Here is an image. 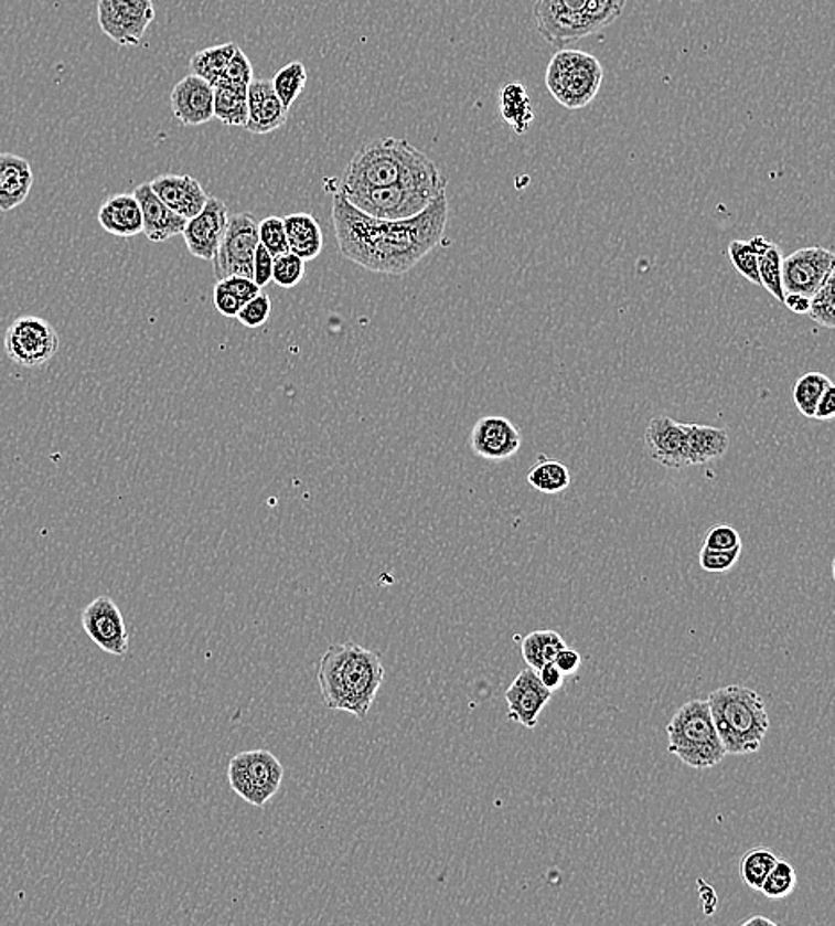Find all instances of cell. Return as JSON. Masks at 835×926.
<instances>
[{
    "instance_id": "6da1fadb",
    "label": "cell",
    "mask_w": 835,
    "mask_h": 926,
    "mask_svg": "<svg viewBox=\"0 0 835 926\" xmlns=\"http://www.w3.org/2000/svg\"><path fill=\"white\" fill-rule=\"evenodd\" d=\"M332 194V220L342 257L384 275H405L442 243L449 200L440 193L425 211L408 220H376L347 202L341 191Z\"/></svg>"
},
{
    "instance_id": "7a4b0ae2",
    "label": "cell",
    "mask_w": 835,
    "mask_h": 926,
    "mask_svg": "<svg viewBox=\"0 0 835 926\" xmlns=\"http://www.w3.org/2000/svg\"><path fill=\"white\" fill-rule=\"evenodd\" d=\"M439 168L407 139L382 138L356 150L342 179L324 180V188L365 190L405 184H443Z\"/></svg>"
},
{
    "instance_id": "3957f363",
    "label": "cell",
    "mask_w": 835,
    "mask_h": 926,
    "mask_svg": "<svg viewBox=\"0 0 835 926\" xmlns=\"http://www.w3.org/2000/svg\"><path fill=\"white\" fill-rule=\"evenodd\" d=\"M385 679L378 652L346 641L324 650L318 669V684L328 710L344 711L364 720Z\"/></svg>"
},
{
    "instance_id": "277c9868",
    "label": "cell",
    "mask_w": 835,
    "mask_h": 926,
    "mask_svg": "<svg viewBox=\"0 0 835 926\" xmlns=\"http://www.w3.org/2000/svg\"><path fill=\"white\" fill-rule=\"evenodd\" d=\"M727 756L756 754L770 731L767 704L743 684H727L707 696Z\"/></svg>"
},
{
    "instance_id": "5b68a950",
    "label": "cell",
    "mask_w": 835,
    "mask_h": 926,
    "mask_svg": "<svg viewBox=\"0 0 835 926\" xmlns=\"http://www.w3.org/2000/svg\"><path fill=\"white\" fill-rule=\"evenodd\" d=\"M628 0H535L536 31L545 42L565 49L622 17Z\"/></svg>"
},
{
    "instance_id": "8992f818",
    "label": "cell",
    "mask_w": 835,
    "mask_h": 926,
    "mask_svg": "<svg viewBox=\"0 0 835 926\" xmlns=\"http://www.w3.org/2000/svg\"><path fill=\"white\" fill-rule=\"evenodd\" d=\"M665 731L670 754L693 770H711L727 757L707 699H693L681 705Z\"/></svg>"
},
{
    "instance_id": "52a82bcc",
    "label": "cell",
    "mask_w": 835,
    "mask_h": 926,
    "mask_svg": "<svg viewBox=\"0 0 835 926\" xmlns=\"http://www.w3.org/2000/svg\"><path fill=\"white\" fill-rule=\"evenodd\" d=\"M604 81V66L593 54L561 49L545 72V86L554 100L570 111L590 106Z\"/></svg>"
},
{
    "instance_id": "ba28073f",
    "label": "cell",
    "mask_w": 835,
    "mask_h": 926,
    "mask_svg": "<svg viewBox=\"0 0 835 926\" xmlns=\"http://www.w3.org/2000/svg\"><path fill=\"white\" fill-rule=\"evenodd\" d=\"M448 188L443 184H416V185H387V188H365V190H338V188H324L330 191H341L353 207L358 209L367 216L376 220H408L425 211L429 203L433 202L440 193Z\"/></svg>"
},
{
    "instance_id": "9c48e42d",
    "label": "cell",
    "mask_w": 835,
    "mask_h": 926,
    "mask_svg": "<svg viewBox=\"0 0 835 926\" xmlns=\"http://www.w3.org/2000/svg\"><path fill=\"white\" fill-rule=\"evenodd\" d=\"M283 779V766L268 751L240 752L228 763V783L243 800L264 807L277 795Z\"/></svg>"
},
{
    "instance_id": "30bf717a",
    "label": "cell",
    "mask_w": 835,
    "mask_h": 926,
    "mask_svg": "<svg viewBox=\"0 0 835 926\" xmlns=\"http://www.w3.org/2000/svg\"><path fill=\"white\" fill-rule=\"evenodd\" d=\"M259 246V223L248 213L232 214L214 255V277H254V255Z\"/></svg>"
},
{
    "instance_id": "8fae6325",
    "label": "cell",
    "mask_w": 835,
    "mask_h": 926,
    "mask_svg": "<svg viewBox=\"0 0 835 926\" xmlns=\"http://www.w3.org/2000/svg\"><path fill=\"white\" fill-rule=\"evenodd\" d=\"M4 350L20 368H42L60 351V336L45 319L22 316L6 330Z\"/></svg>"
},
{
    "instance_id": "7c38bea8",
    "label": "cell",
    "mask_w": 835,
    "mask_h": 926,
    "mask_svg": "<svg viewBox=\"0 0 835 926\" xmlns=\"http://www.w3.org/2000/svg\"><path fill=\"white\" fill-rule=\"evenodd\" d=\"M98 25L120 46H138L156 20L152 0H98Z\"/></svg>"
},
{
    "instance_id": "4fadbf2b",
    "label": "cell",
    "mask_w": 835,
    "mask_h": 926,
    "mask_svg": "<svg viewBox=\"0 0 835 926\" xmlns=\"http://www.w3.org/2000/svg\"><path fill=\"white\" fill-rule=\"evenodd\" d=\"M835 275V255L823 246L800 248L782 258V287L784 292L811 296Z\"/></svg>"
},
{
    "instance_id": "5bb4252c",
    "label": "cell",
    "mask_w": 835,
    "mask_h": 926,
    "mask_svg": "<svg viewBox=\"0 0 835 926\" xmlns=\"http://www.w3.org/2000/svg\"><path fill=\"white\" fill-rule=\"evenodd\" d=\"M83 629L95 646L113 656H125L129 650V631L124 615L111 597H97L83 609Z\"/></svg>"
},
{
    "instance_id": "9a60e30c",
    "label": "cell",
    "mask_w": 835,
    "mask_h": 926,
    "mask_svg": "<svg viewBox=\"0 0 835 926\" xmlns=\"http://www.w3.org/2000/svg\"><path fill=\"white\" fill-rule=\"evenodd\" d=\"M228 217L231 214L225 202L208 196L204 209L196 216L188 220L182 231L190 254L202 260H213L225 235Z\"/></svg>"
},
{
    "instance_id": "2e32d148",
    "label": "cell",
    "mask_w": 835,
    "mask_h": 926,
    "mask_svg": "<svg viewBox=\"0 0 835 926\" xmlns=\"http://www.w3.org/2000/svg\"><path fill=\"white\" fill-rule=\"evenodd\" d=\"M509 704V719L526 728H535L545 705L553 699V692L542 684L536 670L526 669L518 673L504 693Z\"/></svg>"
},
{
    "instance_id": "e0dca14e",
    "label": "cell",
    "mask_w": 835,
    "mask_h": 926,
    "mask_svg": "<svg viewBox=\"0 0 835 926\" xmlns=\"http://www.w3.org/2000/svg\"><path fill=\"white\" fill-rule=\"evenodd\" d=\"M522 437L512 421L501 415L481 417L472 428L471 447L475 457L490 461L512 458L521 449Z\"/></svg>"
},
{
    "instance_id": "ac0fdd59",
    "label": "cell",
    "mask_w": 835,
    "mask_h": 926,
    "mask_svg": "<svg viewBox=\"0 0 835 926\" xmlns=\"http://www.w3.org/2000/svg\"><path fill=\"white\" fill-rule=\"evenodd\" d=\"M170 104L184 127L208 124L214 118V86L199 75H185L171 92Z\"/></svg>"
},
{
    "instance_id": "d6986e66",
    "label": "cell",
    "mask_w": 835,
    "mask_h": 926,
    "mask_svg": "<svg viewBox=\"0 0 835 926\" xmlns=\"http://www.w3.org/2000/svg\"><path fill=\"white\" fill-rule=\"evenodd\" d=\"M646 455L668 469L688 467L686 458V434L683 423L668 415H655L645 429Z\"/></svg>"
},
{
    "instance_id": "ffe728a7",
    "label": "cell",
    "mask_w": 835,
    "mask_h": 926,
    "mask_svg": "<svg viewBox=\"0 0 835 926\" xmlns=\"http://www.w3.org/2000/svg\"><path fill=\"white\" fill-rule=\"evenodd\" d=\"M289 111L283 106L268 78H254L248 84V121L245 129L251 135H269L280 129L289 120Z\"/></svg>"
},
{
    "instance_id": "44dd1931",
    "label": "cell",
    "mask_w": 835,
    "mask_h": 926,
    "mask_svg": "<svg viewBox=\"0 0 835 926\" xmlns=\"http://www.w3.org/2000/svg\"><path fill=\"white\" fill-rule=\"evenodd\" d=\"M148 184L161 202L185 220L196 216L208 200L204 185L191 175H159Z\"/></svg>"
},
{
    "instance_id": "7402d4cb",
    "label": "cell",
    "mask_w": 835,
    "mask_h": 926,
    "mask_svg": "<svg viewBox=\"0 0 835 926\" xmlns=\"http://www.w3.org/2000/svg\"><path fill=\"white\" fill-rule=\"evenodd\" d=\"M135 196L143 214V234L148 240L152 243H164L182 234L188 220L173 213L167 203L161 202L148 182L136 188Z\"/></svg>"
},
{
    "instance_id": "603a6c76",
    "label": "cell",
    "mask_w": 835,
    "mask_h": 926,
    "mask_svg": "<svg viewBox=\"0 0 835 926\" xmlns=\"http://www.w3.org/2000/svg\"><path fill=\"white\" fill-rule=\"evenodd\" d=\"M34 173L31 162L14 153H0V213H11L29 199Z\"/></svg>"
},
{
    "instance_id": "cb8c5ba5",
    "label": "cell",
    "mask_w": 835,
    "mask_h": 926,
    "mask_svg": "<svg viewBox=\"0 0 835 926\" xmlns=\"http://www.w3.org/2000/svg\"><path fill=\"white\" fill-rule=\"evenodd\" d=\"M97 217L104 231L116 237L143 234V214L135 193L113 194L100 205Z\"/></svg>"
},
{
    "instance_id": "d4e9b609",
    "label": "cell",
    "mask_w": 835,
    "mask_h": 926,
    "mask_svg": "<svg viewBox=\"0 0 835 926\" xmlns=\"http://www.w3.org/2000/svg\"><path fill=\"white\" fill-rule=\"evenodd\" d=\"M686 434V458L689 466H706L720 460L730 446L729 434L725 428L707 425H683Z\"/></svg>"
},
{
    "instance_id": "484cf974",
    "label": "cell",
    "mask_w": 835,
    "mask_h": 926,
    "mask_svg": "<svg viewBox=\"0 0 835 926\" xmlns=\"http://www.w3.org/2000/svg\"><path fill=\"white\" fill-rule=\"evenodd\" d=\"M289 252L303 258L314 260L321 255L324 246V235L318 220L309 213H295L283 216Z\"/></svg>"
},
{
    "instance_id": "4316f807",
    "label": "cell",
    "mask_w": 835,
    "mask_h": 926,
    "mask_svg": "<svg viewBox=\"0 0 835 926\" xmlns=\"http://www.w3.org/2000/svg\"><path fill=\"white\" fill-rule=\"evenodd\" d=\"M214 118L226 127H243L248 121V86L220 83L214 86Z\"/></svg>"
},
{
    "instance_id": "83f0119b",
    "label": "cell",
    "mask_w": 835,
    "mask_h": 926,
    "mask_svg": "<svg viewBox=\"0 0 835 926\" xmlns=\"http://www.w3.org/2000/svg\"><path fill=\"white\" fill-rule=\"evenodd\" d=\"M501 115L517 135H526L531 124L535 121V111L524 84H506L501 89Z\"/></svg>"
},
{
    "instance_id": "f1b7e54d",
    "label": "cell",
    "mask_w": 835,
    "mask_h": 926,
    "mask_svg": "<svg viewBox=\"0 0 835 926\" xmlns=\"http://www.w3.org/2000/svg\"><path fill=\"white\" fill-rule=\"evenodd\" d=\"M236 51V43L208 46V49L196 52L191 57V70H193L194 75L205 78L211 86H216L225 77L226 66L231 63L232 56H234V52Z\"/></svg>"
},
{
    "instance_id": "f546056e",
    "label": "cell",
    "mask_w": 835,
    "mask_h": 926,
    "mask_svg": "<svg viewBox=\"0 0 835 926\" xmlns=\"http://www.w3.org/2000/svg\"><path fill=\"white\" fill-rule=\"evenodd\" d=\"M565 640L559 637L558 632L544 629V631H533L522 640V658L526 661L527 667L533 670H538L545 663L554 661V658L565 649Z\"/></svg>"
},
{
    "instance_id": "4dcf8cb0",
    "label": "cell",
    "mask_w": 835,
    "mask_h": 926,
    "mask_svg": "<svg viewBox=\"0 0 835 926\" xmlns=\"http://www.w3.org/2000/svg\"><path fill=\"white\" fill-rule=\"evenodd\" d=\"M570 470L561 461L540 455L527 472V483L542 493H561L570 487Z\"/></svg>"
},
{
    "instance_id": "1f68e13d",
    "label": "cell",
    "mask_w": 835,
    "mask_h": 926,
    "mask_svg": "<svg viewBox=\"0 0 835 926\" xmlns=\"http://www.w3.org/2000/svg\"><path fill=\"white\" fill-rule=\"evenodd\" d=\"M771 245V241L762 235H757L750 241H730L727 254L736 272L741 277L759 286V255Z\"/></svg>"
},
{
    "instance_id": "d6a6232c",
    "label": "cell",
    "mask_w": 835,
    "mask_h": 926,
    "mask_svg": "<svg viewBox=\"0 0 835 926\" xmlns=\"http://www.w3.org/2000/svg\"><path fill=\"white\" fill-rule=\"evenodd\" d=\"M307 84V68L300 61H292L289 65L278 70L271 78V86L277 93L283 106L291 109L292 104L298 100Z\"/></svg>"
},
{
    "instance_id": "836d02e7",
    "label": "cell",
    "mask_w": 835,
    "mask_h": 926,
    "mask_svg": "<svg viewBox=\"0 0 835 926\" xmlns=\"http://www.w3.org/2000/svg\"><path fill=\"white\" fill-rule=\"evenodd\" d=\"M828 385H832V380L826 374L817 373V371L803 374L802 379L794 383L793 402L803 417L813 419L817 402H820V397L823 396V392L826 391Z\"/></svg>"
},
{
    "instance_id": "e575fe53",
    "label": "cell",
    "mask_w": 835,
    "mask_h": 926,
    "mask_svg": "<svg viewBox=\"0 0 835 926\" xmlns=\"http://www.w3.org/2000/svg\"><path fill=\"white\" fill-rule=\"evenodd\" d=\"M782 252L775 243H771L761 255H759V286L773 295L779 301H784V287H782Z\"/></svg>"
},
{
    "instance_id": "d590c367",
    "label": "cell",
    "mask_w": 835,
    "mask_h": 926,
    "mask_svg": "<svg viewBox=\"0 0 835 926\" xmlns=\"http://www.w3.org/2000/svg\"><path fill=\"white\" fill-rule=\"evenodd\" d=\"M777 861H779V858L771 850H748L743 859H741V864H739V871H741L745 884L750 890H761L762 882L767 879L768 873L773 870Z\"/></svg>"
},
{
    "instance_id": "8d00e7d4",
    "label": "cell",
    "mask_w": 835,
    "mask_h": 926,
    "mask_svg": "<svg viewBox=\"0 0 835 926\" xmlns=\"http://www.w3.org/2000/svg\"><path fill=\"white\" fill-rule=\"evenodd\" d=\"M796 890V871L788 861H777L762 882L761 893L770 900H784Z\"/></svg>"
},
{
    "instance_id": "74e56055",
    "label": "cell",
    "mask_w": 835,
    "mask_h": 926,
    "mask_svg": "<svg viewBox=\"0 0 835 926\" xmlns=\"http://www.w3.org/2000/svg\"><path fill=\"white\" fill-rule=\"evenodd\" d=\"M834 287L835 275H832V277L826 278L825 284H823V286L820 287V289H817L811 298H809V318L813 319L814 323L820 324V327L828 328V330H832V328L835 327Z\"/></svg>"
},
{
    "instance_id": "f35d334b",
    "label": "cell",
    "mask_w": 835,
    "mask_h": 926,
    "mask_svg": "<svg viewBox=\"0 0 835 926\" xmlns=\"http://www.w3.org/2000/svg\"><path fill=\"white\" fill-rule=\"evenodd\" d=\"M306 277V260L287 252L272 260V281L282 289H292Z\"/></svg>"
},
{
    "instance_id": "ab89813d",
    "label": "cell",
    "mask_w": 835,
    "mask_h": 926,
    "mask_svg": "<svg viewBox=\"0 0 835 926\" xmlns=\"http://www.w3.org/2000/svg\"><path fill=\"white\" fill-rule=\"evenodd\" d=\"M259 243L272 257L289 252L283 217L268 216L259 223Z\"/></svg>"
},
{
    "instance_id": "60d3db41",
    "label": "cell",
    "mask_w": 835,
    "mask_h": 926,
    "mask_svg": "<svg viewBox=\"0 0 835 926\" xmlns=\"http://www.w3.org/2000/svg\"><path fill=\"white\" fill-rule=\"evenodd\" d=\"M741 551H743V545L729 549V551L702 547L700 554H698V562H700V567L706 572L724 574V572H729L730 568L736 567V563L739 562V556H741Z\"/></svg>"
},
{
    "instance_id": "b9f144b4",
    "label": "cell",
    "mask_w": 835,
    "mask_h": 926,
    "mask_svg": "<svg viewBox=\"0 0 835 926\" xmlns=\"http://www.w3.org/2000/svg\"><path fill=\"white\" fill-rule=\"evenodd\" d=\"M271 316V298L260 290L259 295L246 301L237 313V321L246 328H259Z\"/></svg>"
},
{
    "instance_id": "7bdbcfd3",
    "label": "cell",
    "mask_w": 835,
    "mask_h": 926,
    "mask_svg": "<svg viewBox=\"0 0 835 926\" xmlns=\"http://www.w3.org/2000/svg\"><path fill=\"white\" fill-rule=\"evenodd\" d=\"M741 544V535L732 525L716 524L711 530L707 531L706 539H704V547L716 549V551H729V549L738 547Z\"/></svg>"
},
{
    "instance_id": "ee69618b",
    "label": "cell",
    "mask_w": 835,
    "mask_h": 926,
    "mask_svg": "<svg viewBox=\"0 0 835 926\" xmlns=\"http://www.w3.org/2000/svg\"><path fill=\"white\" fill-rule=\"evenodd\" d=\"M254 78V65H251V61L237 46V51L234 52L231 63L226 66L225 77H223L222 83L245 84V86H248Z\"/></svg>"
},
{
    "instance_id": "f6af8a7d",
    "label": "cell",
    "mask_w": 835,
    "mask_h": 926,
    "mask_svg": "<svg viewBox=\"0 0 835 926\" xmlns=\"http://www.w3.org/2000/svg\"><path fill=\"white\" fill-rule=\"evenodd\" d=\"M213 301L214 309L225 318H237V313L243 307V301L222 280H217L216 286H214Z\"/></svg>"
},
{
    "instance_id": "bcb514c9",
    "label": "cell",
    "mask_w": 835,
    "mask_h": 926,
    "mask_svg": "<svg viewBox=\"0 0 835 926\" xmlns=\"http://www.w3.org/2000/svg\"><path fill=\"white\" fill-rule=\"evenodd\" d=\"M272 260H275V257L259 243V246L255 249L254 277L251 278H254L255 284L260 289L268 286L269 281H272Z\"/></svg>"
},
{
    "instance_id": "7dc6e473",
    "label": "cell",
    "mask_w": 835,
    "mask_h": 926,
    "mask_svg": "<svg viewBox=\"0 0 835 926\" xmlns=\"http://www.w3.org/2000/svg\"><path fill=\"white\" fill-rule=\"evenodd\" d=\"M223 284H225L228 289L234 292V295L243 301V305L246 301L251 300L255 296L259 295L260 287L255 284L254 278H246V277H228L223 278Z\"/></svg>"
},
{
    "instance_id": "c3c4849f",
    "label": "cell",
    "mask_w": 835,
    "mask_h": 926,
    "mask_svg": "<svg viewBox=\"0 0 835 926\" xmlns=\"http://www.w3.org/2000/svg\"><path fill=\"white\" fill-rule=\"evenodd\" d=\"M581 654H579L577 650L565 647V649L561 650L556 658H554L553 663L561 670L564 675H572V673H576L577 670H579V667H581Z\"/></svg>"
},
{
    "instance_id": "681fc988",
    "label": "cell",
    "mask_w": 835,
    "mask_h": 926,
    "mask_svg": "<svg viewBox=\"0 0 835 926\" xmlns=\"http://www.w3.org/2000/svg\"><path fill=\"white\" fill-rule=\"evenodd\" d=\"M835 417V385H828L823 396L817 402L816 411H814L813 419L831 421Z\"/></svg>"
},
{
    "instance_id": "f907efd6",
    "label": "cell",
    "mask_w": 835,
    "mask_h": 926,
    "mask_svg": "<svg viewBox=\"0 0 835 926\" xmlns=\"http://www.w3.org/2000/svg\"><path fill=\"white\" fill-rule=\"evenodd\" d=\"M536 673H538L542 684H544V686L553 693L564 686L565 675L561 673V670L553 663V661L545 663L542 669L536 670Z\"/></svg>"
},
{
    "instance_id": "816d5d0a",
    "label": "cell",
    "mask_w": 835,
    "mask_h": 926,
    "mask_svg": "<svg viewBox=\"0 0 835 926\" xmlns=\"http://www.w3.org/2000/svg\"><path fill=\"white\" fill-rule=\"evenodd\" d=\"M782 304L793 313H807L809 296L799 295V292H785Z\"/></svg>"
},
{
    "instance_id": "f5cc1de1",
    "label": "cell",
    "mask_w": 835,
    "mask_h": 926,
    "mask_svg": "<svg viewBox=\"0 0 835 926\" xmlns=\"http://www.w3.org/2000/svg\"><path fill=\"white\" fill-rule=\"evenodd\" d=\"M700 884V894H702V904H704V913L707 916H711L715 914L716 904H718V900H716L715 890H713L711 885L706 884L704 881H698Z\"/></svg>"
},
{
    "instance_id": "db71d44e",
    "label": "cell",
    "mask_w": 835,
    "mask_h": 926,
    "mask_svg": "<svg viewBox=\"0 0 835 926\" xmlns=\"http://www.w3.org/2000/svg\"><path fill=\"white\" fill-rule=\"evenodd\" d=\"M743 925L745 926H753V925H771V926H773V925H775V922H771V919H768V917H764V916H756V917H750V919H747V922H745Z\"/></svg>"
}]
</instances>
